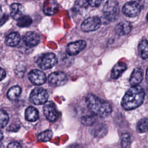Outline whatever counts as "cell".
Masks as SVG:
<instances>
[{"mask_svg": "<svg viewBox=\"0 0 148 148\" xmlns=\"http://www.w3.org/2000/svg\"><path fill=\"white\" fill-rule=\"evenodd\" d=\"M145 95V91L142 87L134 86L125 92L121 101V106L125 110H133L142 103Z\"/></svg>", "mask_w": 148, "mask_h": 148, "instance_id": "6da1fadb", "label": "cell"}, {"mask_svg": "<svg viewBox=\"0 0 148 148\" xmlns=\"http://www.w3.org/2000/svg\"><path fill=\"white\" fill-rule=\"evenodd\" d=\"M86 102L91 112L102 118L108 117L112 113V109L109 103L92 94L86 97Z\"/></svg>", "mask_w": 148, "mask_h": 148, "instance_id": "7a4b0ae2", "label": "cell"}, {"mask_svg": "<svg viewBox=\"0 0 148 148\" xmlns=\"http://www.w3.org/2000/svg\"><path fill=\"white\" fill-rule=\"evenodd\" d=\"M103 13L105 17L109 21H114L119 15V7L117 1L109 0L104 5Z\"/></svg>", "mask_w": 148, "mask_h": 148, "instance_id": "3957f363", "label": "cell"}, {"mask_svg": "<svg viewBox=\"0 0 148 148\" xmlns=\"http://www.w3.org/2000/svg\"><path fill=\"white\" fill-rule=\"evenodd\" d=\"M49 95L46 90L42 88H35L31 92L29 99L35 105L45 103L48 99Z\"/></svg>", "mask_w": 148, "mask_h": 148, "instance_id": "277c9868", "label": "cell"}, {"mask_svg": "<svg viewBox=\"0 0 148 148\" xmlns=\"http://www.w3.org/2000/svg\"><path fill=\"white\" fill-rule=\"evenodd\" d=\"M57 62V58L53 53L43 54L38 60L39 66L42 69H49L53 68Z\"/></svg>", "mask_w": 148, "mask_h": 148, "instance_id": "5b68a950", "label": "cell"}, {"mask_svg": "<svg viewBox=\"0 0 148 148\" xmlns=\"http://www.w3.org/2000/svg\"><path fill=\"white\" fill-rule=\"evenodd\" d=\"M101 24L98 17H90L84 20L81 24V28L84 32H91L98 29Z\"/></svg>", "mask_w": 148, "mask_h": 148, "instance_id": "8992f818", "label": "cell"}, {"mask_svg": "<svg viewBox=\"0 0 148 148\" xmlns=\"http://www.w3.org/2000/svg\"><path fill=\"white\" fill-rule=\"evenodd\" d=\"M141 6L136 2L130 1L125 3L123 8V13L127 16L133 17L137 16L140 12Z\"/></svg>", "mask_w": 148, "mask_h": 148, "instance_id": "52a82bcc", "label": "cell"}, {"mask_svg": "<svg viewBox=\"0 0 148 148\" xmlns=\"http://www.w3.org/2000/svg\"><path fill=\"white\" fill-rule=\"evenodd\" d=\"M67 81V77L62 72H54L49 76V83L53 87H58L64 85Z\"/></svg>", "mask_w": 148, "mask_h": 148, "instance_id": "ba28073f", "label": "cell"}, {"mask_svg": "<svg viewBox=\"0 0 148 148\" xmlns=\"http://www.w3.org/2000/svg\"><path fill=\"white\" fill-rule=\"evenodd\" d=\"M43 113L47 120L54 121L58 117V112L55 104L53 102H46L43 106Z\"/></svg>", "mask_w": 148, "mask_h": 148, "instance_id": "9c48e42d", "label": "cell"}, {"mask_svg": "<svg viewBox=\"0 0 148 148\" xmlns=\"http://www.w3.org/2000/svg\"><path fill=\"white\" fill-rule=\"evenodd\" d=\"M86 46V42L84 40H79L68 44L66 48L67 54L69 56H75L83 50Z\"/></svg>", "mask_w": 148, "mask_h": 148, "instance_id": "30bf717a", "label": "cell"}, {"mask_svg": "<svg viewBox=\"0 0 148 148\" xmlns=\"http://www.w3.org/2000/svg\"><path fill=\"white\" fill-rule=\"evenodd\" d=\"M28 78L31 82L34 85H41L45 83L46 77L45 73L40 70L34 69L28 73Z\"/></svg>", "mask_w": 148, "mask_h": 148, "instance_id": "8fae6325", "label": "cell"}, {"mask_svg": "<svg viewBox=\"0 0 148 148\" xmlns=\"http://www.w3.org/2000/svg\"><path fill=\"white\" fill-rule=\"evenodd\" d=\"M23 40L26 46L31 47L37 45L39 43L40 37L36 32L29 31L24 35Z\"/></svg>", "mask_w": 148, "mask_h": 148, "instance_id": "7c38bea8", "label": "cell"}, {"mask_svg": "<svg viewBox=\"0 0 148 148\" xmlns=\"http://www.w3.org/2000/svg\"><path fill=\"white\" fill-rule=\"evenodd\" d=\"M143 72L142 69L140 68H136L132 71L129 82L131 86H137L138 85L143 79Z\"/></svg>", "mask_w": 148, "mask_h": 148, "instance_id": "4fadbf2b", "label": "cell"}, {"mask_svg": "<svg viewBox=\"0 0 148 148\" xmlns=\"http://www.w3.org/2000/svg\"><path fill=\"white\" fill-rule=\"evenodd\" d=\"M132 29L131 23L127 21H124L119 23L115 27V30L117 34L120 35H125L130 33Z\"/></svg>", "mask_w": 148, "mask_h": 148, "instance_id": "5bb4252c", "label": "cell"}, {"mask_svg": "<svg viewBox=\"0 0 148 148\" xmlns=\"http://www.w3.org/2000/svg\"><path fill=\"white\" fill-rule=\"evenodd\" d=\"M127 65L123 62H119L117 63L112 68L111 72V77L113 79L119 78L123 73L126 70Z\"/></svg>", "mask_w": 148, "mask_h": 148, "instance_id": "9a60e30c", "label": "cell"}, {"mask_svg": "<svg viewBox=\"0 0 148 148\" xmlns=\"http://www.w3.org/2000/svg\"><path fill=\"white\" fill-rule=\"evenodd\" d=\"M21 37L18 32H14L9 34L5 39V44L10 47L16 46L20 42Z\"/></svg>", "mask_w": 148, "mask_h": 148, "instance_id": "2e32d148", "label": "cell"}, {"mask_svg": "<svg viewBox=\"0 0 148 148\" xmlns=\"http://www.w3.org/2000/svg\"><path fill=\"white\" fill-rule=\"evenodd\" d=\"M10 16L14 19L17 20L20 17L23 16V7L20 3H12L10 7Z\"/></svg>", "mask_w": 148, "mask_h": 148, "instance_id": "e0dca14e", "label": "cell"}, {"mask_svg": "<svg viewBox=\"0 0 148 148\" xmlns=\"http://www.w3.org/2000/svg\"><path fill=\"white\" fill-rule=\"evenodd\" d=\"M25 117L28 121H35L39 118V112L35 108L29 106L25 110Z\"/></svg>", "mask_w": 148, "mask_h": 148, "instance_id": "ac0fdd59", "label": "cell"}, {"mask_svg": "<svg viewBox=\"0 0 148 148\" xmlns=\"http://www.w3.org/2000/svg\"><path fill=\"white\" fill-rule=\"evenodd\" d=\"M138 51L142 59L148 58V41L146 39L142 40L138 45Z\"/></svg>", "mask_w": 148, "mask_h": 148, "instance_id": "d6986e66", "label": "cell"}, {"mask_svg": "<svg viewBox=\"0 0 148 148\" xmlns=\"http://www.w3.org/2000/svg\"><path fill=\"white\" fill-rule=\"evenodd\" d=\"M21 92V87L18 86L12 87L8 92V97L10 100H15L20 95Z\"/></svg>", "mask_w": 148, "mask_h": 148, "instance_id": "ffe728a7", "label": "cell"}, {"mask_svg": "<svg viewBox=\"0 0 148 148\" xmlns=\"http://www.w3.org/2000/svg\"><path fill=\"white\" fill-rule=\"evenodd\" d=\"M136 130L139 133H144L148 131V118L140 119L136 124Z\"/></svg>", "mask_w": 148, "mask_h": 148, "instance_id": "44dd1931", "label": "cell"}, {"mask_svg": "<svg viewBox=\"0 0 148 148\" xmlns=\"http://www.w3.org/2000/svg\"><path fill=\"white\" fill-rule=\"evenodd\" d=\"M17 20V25L20 27H28L32 22V18L29 16H21Z\"/></svg>", "mask_w": 148, "mask_h": 148, "instance_id": "7402d4cb", "label": "cell"}, {"mask_svg": "<svg viewBox=\"0 0 148 148\" xmlns=\"http://www.w3.org/2000/svg\"><path fill=\"white\" fill-rule=\"evenodd\" d=\"M53 133L51 130H47L46 131H45L41 133H40L38 136V139L40 142H47L49 141L52 137Z\"/></svg>", "mask_w": 148, "mask_h": 148, "instance_id": "603a6c76", "label": "cell"}, {"mask_svg": "<svg viewBox=\"0 0 148 148\" xmlns=\"http://www.w3.org/2000/svg\"><path fill=\"white\" fill-rule=\"evenodd\" d=\"M131 136L129 134L125 133L122 135L121 139V145L123 147H128L131 144Z\"/></svg>", "mask_w": 148, "mask_h": 148, "instance_id": "cb8c5ba5", "label": "cell"}, {"mask_svg": "<svg viewBox=\"0 0 148 148\" xmlns=\"http://www.w3.org/2000/svg\"><path fill=\"white\" fill-rule=\"evenodd\" d=\"M9 121V116L7 113L0 110V128H4Z\"/></svg>", "mask_w": 148, "mask_h": 148, "instance_id": "d4e9b609", "label": "cell"}, {"mask_svg": "<svg viewBox=\"0 0 148 148\" xmlns=\"http://www.w3.org/2000/svg\"><path fill=\"white\" fill-rule=\"evenodd\" d=\"M95 121V118L91 116H83L81 118V122L85 125H91Z\"/></svg>", "mask_w": 148, "mask_h": 148, "instance_id": "484cf974", "label": "cell"}, {"mask_svg": "<svg viewBox=\"0 0 148 148\" xmlns=\"http://www.w3.org/2000/svg\"><path fill=\"white\" fill-rule=\"evenodd\" d=\"M103 0H87L88 3L92 7H97L99 6Z\"/></svg>", "mask_w": 148, "mask_h": 148, "instance_id": "4316f807", "label": "cell"}, {"mask_svg": "<svg viewBox=\"0 0 148 148\" xmlns=\"http://www.w3.org/2000/svg\"><path fill=\"white\" fill-rule=\"evenodd\" d=\"M8 147H11V148H13V147H21V146L17 142H10V143H9V145H8Z\"/></svg>", "mask_w": 148, "mask_h": 148, "instance_id": "83f0119b", "label": "cell"}, {"mask_svg": "<svg viewBox=\"0 0 148 148\" xmlns=\"http://www.w3.org/2000/svg\"><path fill=\"white\" fill-rule=\"evenodd\" d=\"M9 16L6 14H4L1 18H0V26L2 25L8 19Z\"/></svg>", "mask_w": 148, "mask_h": 148, "instance_id": "f1b7e54d", "label": "cell"}, {"mask_svg": "<svg viewBox=\"0 0 148 148\" xmlns=\"http://www.w3.org/2000/svg\"><path fill=\"white\" fill-rule=\"evenodd\" d=\"M6 76V72L5 71L0 67V81L2 80Z\"/></svg>", "mask_w": 148, "mask_h": 148, "instance_id": "f546056e", "label": "cell"}, {"mask_svg": "<svg viewBox=\"0 0 148 148\" xmlns=\"http://www.w3.org/2000/svg\"><path fill=\"white\" fill-rule=\"evenodd\" d=\"M2 138H3V134L2 131L0 130V141L2 139Z\"/></svg>", "mask_w": 148, "mask_h": 148, "instance_id": "4dcf8cb0", "label": "cell"}, {"mask_svg": "<svg viewBox=\"0 0 148 148\" xmlns=\"http://www.w3.org/2000/svg\"><path fill=\"white\" fill-rule=\"evenodd\" d=\"M146 79L148 81V68H147V69L146 71Z\"/></svg>", "mask_w": 148, "mask_h": 148, "instance_id": "1f68e13d", "label": "cell"}, {"mask_svg": "<svg viewBox=\"0 0 148 148\" xmlns=\"http://www.w3.org/2000/svg\"><path fill=\"white\" fill-rule=\"evenodd\" d=\"M146 19H147V21H148V13H147V16H146Z\"/></svg>", "mask_w": 148, "mask_h": 148, "instance_id": "d6a6232c", "label": "cell"}, {"mask_svg": "<svg viewBox=\"0 0 148 148\" xmlns=\"http://www.w3.org/2000/svg\"><path fill=\"white\" fill-rule=\"evenodd\" d=\"M1 11H2V10H1V8L0 7V13H1Z\"/></svg>", "mask_w": 148, "mask_h": 148, "instance_id": "836d02e7", "label": "cell"}]
</instances>
